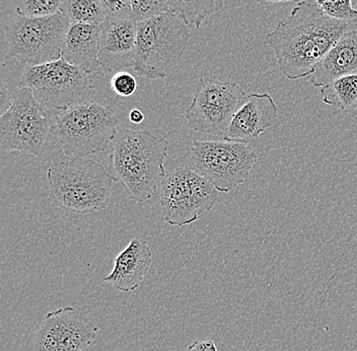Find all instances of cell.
<instances>
[{
    "instance_id": "6da1fadb",
    "label": "cell",
    "mask_w": 357,
    "mask_h": 351,
    "mask_svg": "<svg viewBox=\"0 0 357 351\" xmlns=\"http://www.w3.org/2000/svg\"><path fill=\"white\" fill-rule=\"evenodd\" d=\"M348 24L327 17L314 0L300 2L268 33L264 45L275 53L279 70L290 80L310 77L342 37Z\"/></svg>"
},
{
    "instance_id": "7a4b0ae2",
    "label": "cell",
    "mask_w": 357,
    "mask_h": 351,
    "mask_svg": "<svg viewBox=\"0 0 357 351\" xmlns=\"http://www.w3.org/2000/svg\"><path fill=\"white\" fill-rule=\"evenodd\" d=\"M167 143L146 131L119 129L112 142L110 174L131 200H149L166 176Z\"/></svg>"
},
{
    "instance_id": "3957f363",
    "label": "cell",
    "mask_w": 357,
    "mask_h": 351,
    "mask_svg": "<svg viewBox=\"0 0 357 351\" xmlns=\"http://www.w3.org/2000/svg\"><path fill=\"white\" fill-rule=\"evenodd\" d=\"M49 194L56 207L78 214L106 209L115 181L99 163L69 158L55 163L47 172Z\"/></svg>"
},
{
    "instance_id": "277c9868",
    "label": "cell",
    "mask_w": 357,
    "mask_h": 351,
    "mask_svg": "<svg viewBox=\"0 0 357 351\" xmlns=\"http://www.w3.org/2000/svg\"><path fill=\"white\" fill-rule=\"evenodd\" d=\"M189 39L188 24L172 11L138 22L134 70L149 80L169 77L186 52Z\"/></svg>"
},
{
    "instance_id": "5b68a950",
    "label": "cell",
    "mask_w": 357,
    "mask_h": 351,
    "mask_svg": "<svg viewBox=\"0 0 357 351\" xmlns=\"http://www.w3.org/2000/svg\"><path fill=\"white\" fill-rule=\"evenodd\" d=\"M119 123L111 107L96 100H84L58 111L54 134L68 158H86L108 147Z\"/></svg>"
},
{
    "instance_id": "8992f818",
    "label": "cell",
    "mask_w": 357,
    "mask_h": 351,
    "mask_svg": "<svg viewBox=\"0 0 357 351\" xmlns=\"http://www.w3.org/2000/svg\"><path fill=\"white\" fill-rule=\"evenodd\" d=\"M54 134L52 112L42 106L29 88L13 91V105L0 118V143L3 151L41 156Z\"/></svg>"
},
{
    "instance_id": "52a82bcc",
    "label": "cell",
    "mask_w": 357,
    "mask_h": 351,
    "mask_svg": "<svg viewBox=\"0 0 357 351\" xmlns=\"http://www.w3.org/2000/svg\"><path fill=\"white\" fill-rule=\"evenodd\" d=\"M70 24L61 11L42 17L15 15L6 26L10 57L30 66L59 59Z\"/></svg>"
},
{
    "instance_id": "ba28073f",
    "label": "cell",
    "mask_w": 357,
    "mask_h": 351,
    "mask_svg": "<svg viewBox=\"0 0 357 351\" xmlns=\"http://www.w3.org/2000/svg\"><path fill=\"white\" fill-rule=\"evenodd\" d=\"M257 158L247 143L225 140H195L189 153L190 167L223 193L245 182Z\"/></svg>"
},
{
    "instance_id": "9c48e42d",
    "label": "cell",
    "mask_w": 357,
    "mask_h": 351,
    "mask_svg": "<svg viewBox=\"0 0 357 351\" xmlns=\"http://www.w3.org/2000/svg\"><path fill=\"white\" fill-rule=\"evenodd\" d=\"M160 198L165 221L172 227H184L213 209L218 190L191 167H178L165 176Z\"/></svg>"
},
{
    "instance_id": "30bf717a",
    "label": "cell",
    "mask_w": 357,
    "mask_h": 351,
    "mask_svg": "<svg viewBox=\"0 0 357 351\" xmlns=\"http://www.w3.org/2000/svg\"><path fill=\"white\" fill-rule=\"evenodd\" d=\"M247 97L238 84L200 78L186 110L187 124L192 130L222 137Z\"/></svg>"
},
{
    "instance_id": "8fae6325",
    "label": "cell",
    "mask_w": 357,
    "mask_h": 351,
    "mask_svg": "<svg viewBox=\"0 0 357 351\" xmlns=\"http://www.w3.org/2000/svg\"><path fill=\"white\" fill-rule=\"evenodd\" d=\"M89 84V75L63 57L37 66L22 73L21 87L33 91L36 100L50 111H62L78 102Z\"/></svg>"
},
{
    "instance_id": "7c38bea8",
    "label": "cell",
    "mask_w": 357,
    "mask_h": 351,
    "mask_svg": "<svg viewBox=\"0 0 357 351\" xmlns=\"http://www.w3.org/2000/svg\"><path fill=\"white\" fill-rule=\"evenodd\" d=\"M97 326L75 308L47 313L33 341L35 351H84L97 338Z\"/></svg>"
},
{
    "instance_id": "4fadbf2b",
    "label": "cell",
    "mask_w": 357,
    "mask_h": 351,
    "mask_svg": "<svg viewBox=\"0 0 357 351\" xmlns=\"http://www.w3.org/2000/svg\"><path fill=\"white\" fill-rule=\"evenodd\" d=\"M137 44V22L106 19L100 24L99 60L107 71L134 66Z\"/></svg>"
},
{
    "instance_id": "5bb4252c",
    "label": "cell",
    "mask_w": 357,
    "mask_h": 351,
    "mask_svg": "<svg viewBox=\"0 0 357 351\" xmlns=\"http://www.w3.org/2000/svg\"><path fill=\"white\" fill-rule=\"evenodd\" d=\"M278 116V106L269 94H250L222 138L231 142H251L273 126Z\"/></svg>"
},
{
    "instance_id": "9a60e30c",
    "label": "cell",
    "mask_w": 357,
    "mask_h": 351,
    "mask_svg": "<svg viewBox=\"0 0 357 351\" xmlns=\"http://www.w3.org/2000/svg\"><path fill=\"white\" fill-rule=\"evenodd\" d=\"M153 261V252L149 243L142 238H133L114 260V268L105 283L119 292H135L144 281Z\"/></svg>"
},
{
    "instance_id": "2e32d148",
    "label": "cell",
    "mask_w": 357,
    "mask_h": 351,
    "mask_svg": "<svg viewBox=\"0 0 357 351\" xmlns=\"http://www.w3.org/2000/svg\"><path fill=\"white\" fill-rule=\"evenodd\" d=\"M357 75V30L346 32L324 56L309 77L316 88L347 75Z\"/></svg>"
},
{
    "instance_id": "e0dca14e",
    "label": "cell",
    "mask_w": 357,
    "mask_h": 351,
    "mask_svg": "<svg viewBox=\"0 0 357 351\" xmlns=\"http://www.w3.org/2000/svg\"><path fill=\"white\" fill-rule=\"evenodd\" d=\"M100 24H71L62 47V57L88 75L95 73L100 67Z\"/></svg>"
},
{
    "instance_id": "ac0fdd59",
    "label": "cell",
    "mask_w": 357,
    "mask_h": 351,
    "mask_svg": "<svg viewBox=\"0 0 357 351\" xmlns=\"http://www.w3.org/2000/svg\"><path fill=\"white\" fill-rule=\"evenodd\" d=\"M320 93L323 102L336 110H357V75L335 80Z\"/></svg>"
},
{
    "instance_id": "d6986e66",
    "label": "cell",
    "mask_w": 357,
    "mask_h": 351,
    "mask_svg": "<svg viewBox=\"0 0 357 351\" xmlns=\"http://www.w3.org/2000/svg\"><path fill=\"white\" fill-rule=\"evenodd\" d=\"M225 0H169V11L188 26L200 29L205 19L222 10Z\"/></svg>"
},
{
    "instance_id": "ffe728a7",
    "label": "cell",
    "mask_w": 357,
    "mask_h": 351,
    "mask_svg": "<svg viewBox=\"0 0 357 351\" xmlns=\"http://www.w3.org/2000/svg\"><path fill=\"white\" fill-rule=\"evenodd\" d=\"M60 11L70 24H100L106 20L100 0H62Z\"/></svg>"
},
{
    "instance_id": "44dd1931",
    "label": "cell",
    "mask_w": 357,
    "mask_h": 351,
    "mask_svg": "<svg viewBox=\"0 0 357 351\" xmlns=\"http://www.w3.org/2000/svg\"><path fill=\"white\" fill-rule=\"evenodd\" d=\"M327 17L346 22H357V0H314Z\"/></svg>"
},
{
    "instance_id": "7402d4cb",
    "label": "cell",
    "mask_w": 357,
    "mask_h": 351,
    "mask_svg": "<svg viewBox=\"0 0 357 351\" xmlns=\"http://www.w3.org/2000/svg\"><path fill=\"white\" fill-rule=\"evenodd\" d=\"M17 15L26 17H42L60 11L62 0H13Z\"/></svg>"
},
{
    "instance_id": "603a6c76",
    "label": "cell",
    "mask_w": 357,
    "mask_h": 351,
    "mask_svg": "<svg viewBox=\"0 0 357 351\" xmlns=\"http://www.w3.org/2000/svg\"><path fill=\"white\" fill-rule=\"evenodd\" d=\"M132 17L144 21L169 11V0H130Z\"/></svg>"
},
{
    "instance_id": "cb8c5ba5",
    "label": "cell",
    "mask_w": 357,
    "mask_h": 351,
    "mask_svg": "<svg viewBox=\"0 0 357 351\" xmlns=\"http://www.w3.org/2000/svg\"><path fill=\"white\" fill-rule=\"evenodd\" d=\"M137 87L136 78L126 71H118L111 80L112 91L119 97H131L135 94Z\"/></svg>"
},
{
    "instance_id": "d4e9b609",
    "label": "cell",
    "mask_w": 357,
    "mask_h": 351,
    "mask_svg": "<svg viewBox=\"0 0 357 351\" xmlns=\"http://www.w3.org/2000/svg\"><path fill=\"white\" fill-rule=\"evenodd\" d=\"M106 19L119 20L132 17L130 0H100Z\"/></svg>"
},
{
    "instance_id": "484cf974",
    "label": "cell",
    "mask_w": 357,
    "mask_h": 351,
    "mask_svg": "<svg viewBox=\"0 0 357 351\" xmlns=\"http://www.w3.org/2000/svg\"><path fill=\"white\" fill-rule=\"evenodd\" d=\"M13 102V93H11L4 82H1L0 88V115H3L10 108Z\"/></svg>"
},
{
    "instance_id": "4316f807",
    "label": "cell",
    "mask_w": 357,
    "mask_h": 351,
    "mask_svg": "<svg viewBox=\"0 0 357 351\" xmlns=\"http://www.w3.org/2000/svg\"><path fill=\"white\" fill-rule=\"evenodd\" d=\"M186 351H218L215 342L211 339L192 342Z\"/></svg>"
},
{
    "instance_id": "83f0119b",
    "label": "cell",
    "mask_w": 357,
    "mask_h": 351,
    "mask_svg": "<svg viewBox=\"0 0 357 351\" xmlns=\"http://www.w3.org/2000/svg\"><path fill=\"white\" fill-rule=\"evenodd\" d=\"M129 121L133 124H142L144 122L145 117L144 114L138 109H133L130 111L128 115Z\"/></svg>"
},
{
    "instance_id": "f1b7e54d",
    "label": "cell",
    "mask_w": 357,
    "mask_h": 351,
    "mask_svg": "<svg viewBox=\"0 0 357 351\" xmlns=\"http://www.w3.org/2000/svg\"><path fill=\"white\" fill-rule=\"evenodd\" d=\"M259 4L261 6H269V4L274 3H285V2H303L305 1V0H256Z\"/></svg>"
}]
</instances>
